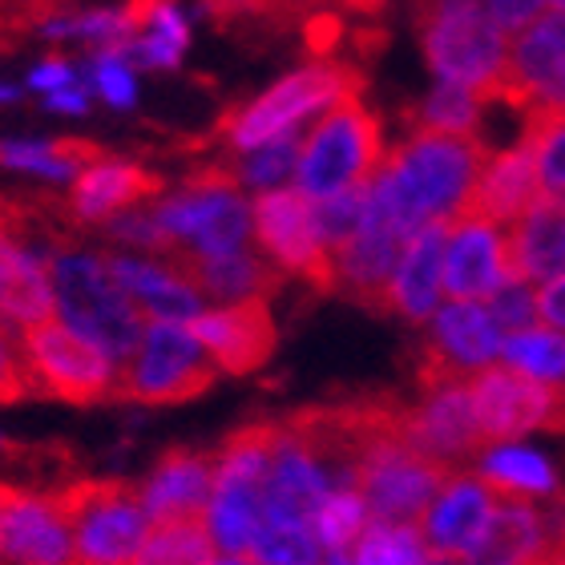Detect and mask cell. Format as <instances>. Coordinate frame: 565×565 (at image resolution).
Returning a JSON list of instances; mask_svg holds the SVG:
<instances>
[{"label": "cell", "mask_w": 565, "mask_h": 565, "mask_svg": "<svg viewBox=\"0 0 565 565\" xmlns=\"http://www.w3.org/2000/svg\"><path fill=\"white\" fill-rule=\"evenodd\" d=\"M484 158L477 134L408 130L372 178V206L408 238L428 223H452L469 206Z\"/></svg>", "instance_id": "1"}, {"label": "cell", "mask_w": 565, "mask_h": 565, "mask_svg": "<svg viewBox=\"0 0 565 565\" xmlns=\"http://www.w3.org/2000/svg\"><path fill=\"white\" fill-rule=\"evenodd\" d=\"M413 17L436 77L469 85L489 102L505 73L509 33L484 0H413Z\"/></svg>", "instance_id": "2"}, {"label": "cell", "mask_w": 565, "mask_h": 565, "mask_svg": "<svg viewBox=\"0 0 565 565\" xmlns=\"http://www.w3.org/2000/svg\"><path fill=\"white\" fill-rule=\"evenodd\" d=\"M53 295H57V316L102 343L118 364L134 360V352L146 340V311L130 295V287L114 275L109 255H82L65 250L53 259Z\"/></svg>", "instance_id": "3"}, {"label": "cell", "mask_w": 565, "mask_h": 565, "mask_svg": "<svg viewBox=\"0 0 565 565\" xmlns=\"http://www.w3.org/2000/svg\"><path fill=\"white\" fill-rule=\"evenodd\" d=\"M355 94H364V73L348 61L323 57L307 70H295L291 77H282L263 97H255L250 106L226 109L218 118V134L235 150H255L263 141L299 130L303 121L319 118L323 109Z\"/></svg>", "instance_id": "4"}, {"label": "cell", "mask_w": 565, "mask_h": 565, "mask_svg": "<svg viewBox=\"0 0 565 565\" xmlns=\"http://www.w3.org/2000/svg\"><path fill=\"white\" fill-rule=\"evenodd\" d=\"M45 497L73 533V562H138V550L150 533V509L138 484L73 481Z\"/></svg>", "instance_id": "5"}, {"label": "cell", "mask_w": 565, "mask_h": 565, "mask_svg": "<svg viewBox=\"0 0 565 565\" xmlns=\"http://www.w3.org/2000/svg\"><path fill=\"white\" fill-rule=\"evenodd\" d=\"M218 372L223 367L211 348L182 319H153L134 360H126L114 380V401H138L150 408L199 401L218 384Z\"/></svg>", "instance_id": "6"}, {"label": "cell", "mask_w": 565, "mask_h": 565, "mask_svg": "<svg viewBox=\"0 0 565 565\" xmlns=\"http://www.w3.org/2000/svg\"><path fill=\"white\" fill-rule=\"evenodd\" d=\"M384 153H388L384 126L355 94L323 109V118L316 121V130L303 141V158H299L295 178L311 199L340 194L348 186L372 182Z\"/></svg>", "instance_id": "7"}, {"label": "cell", "mask_w": 565, "mask_h": 565, "mask_svg": "<svg viewBox=\"0 0 565 565\" xmlns=\"http://www.w3.org/2000/svg\"><path fill=\"white\" fill-rule=\"evenodd\" d=\"M21 343L45 396L77 404V408L114 401V380H118L114 355L77 328H70L65 319L61 323L57 319L29 323V328H21Z\"/></svg>", "instance_id": "8"}, {"label": "cell", "mask_w": 565, "mask_h": 565, "mask_svg": "<svg viewBox=\"0 0 565 565\" xmlns=\"http://www.w3.org/2000/svg\"><path fill=\"white\" fill-rule=\"evenodd\" d=\"M457 469H448L440 460L424 457L420 448L408 445V436H384L367 448L355 465V489L364 497L372 518L380 521H408L420 525L436 493Z\"/></svg>", "instance_id": "9"}, {"label": "cell", "mask_w": 565, "mask_h": 565, "mask_svg": "<svg viewBox=\"0 0 565 565\" xmlns=\"http://www.w3.org/2000/svg\"><path fill=\"white\" fill-rule=\"evenodd\" d=\"M484 445H509L525 433H565V380H537L518 367H477L469 380Z\"/></svg>", "instance_id": "10"}, {"label": "cell", "mask_w": 565, "mask_h": 565, "mask_svg": "<svg viewBox=\"0 0 565 565\" xmlns=\"http://www.w3.org/2000/svg\"><path fill=\"white\" fill-rule=\"evenodd\" d=\"M250 218H255L259 247L282 271L303 275L319 295L335 291V259H331L328 243L319 238L316 218H311V194L303 186L255 190Z\"/></svg>", "instance_id": "11"}, {"label": "cell", "mask_w": 565, "mask_h": 565, "mask_svg": "<svg viewBox=\"0 0 565 565\" xmlns=\"http://www.w3.org/2000/svg\"><path fill=\"white\" fill-rule=\"evenodd\" d=\"M501 328L493 323L484 299H452L433 316V331L420 343L416 364V388H436L448 380H460L477 367L493 364L501 355Z\"/></svg>", "instance_id": "12"}, {"label": "cell", "mask_w": 565, "mask_h": 565, "mask_svg": "<svg viewBox=\"0 0 565 565\" xmlns=\"http://www.w3.org/2000/svg\"><path fill=\"white\" fill-rule=\"evenodd\" d=\"M158 223L174 243L223 255V250L247 247L255 218L235 182H182V194L158 206Z\"/></svg>", "instance_id": "13"}, {"label": "cell", "mask_w": 565, "mask_h": 565, "mask_svg": "<svg viewBox=\"0 0 565 565\" xmlns=\"http://www.w3.org/2000/svg\"><path fill=\"white\" fill-rule=\"evenodd\" d=\"M489 102L518 106H565V9L542 12L509 45L505 73Z\"/></svg>", "instance_id": "14"}, {"label": "cell", "mask_w": 565, "mask_h": 565, "mask_svg": "<svg viewBox=\"0 0 565 565\" xmlns=\"http://www.w3.org/2000/svg\"><path fill=\"white\" fill-rule=\"evenodd\" d=\"M408 247V235L384 218L367 199V214L352 238H343L340 247H331L335 259V291L355 299L360 307L392 316V279L401 267V255Z\"/></svg>", "instance_id": "15"}, {"label": "cell", "mask_w": 565, "mask_h": 565, "mask_svg": "<svg viewBox=\"0 0 565 565\" xmlns=\"http://www.w3.org/2000/svg\"><path fill=\"white\" fill-rule=\"evenodd\" d=\"M404 436L408 445H416L424 457L440 460L448 469H457L460 460L481 457L484 433L477 424V408H472V392L469 380H448V384H436V388H424L420 401L408 404V416H404Z\"/></svg>", "instance_id": "16"}, {"label": "cell", "mask_w": 565, "mask_h": 565, "mask_svg": "<svg viewBox=\"0 0 565 565\" xmlns=\"http://www.w3.org/2000/svg\"><path fill=\"white\" fill-rule=\"evenodd\" d=\"M186 328L199 335L226 376H250L275 355L279 328L267 299H238L218 311H199L186 319Z\"/></svg>", "instance_id": "17"}, {"label": "cell", "mask_w": 565, "mask_h": 565, "mask_svg": "<svg viewBox=\"0 0 565 565\" xmlns=\"http://www.w3.org/2000/svg\"><path fill=\"white\" fill-rule=\"evenodd\" d=\"M162 263L174 275H182L190 287H199L202 299H231V303H238V299H271L282 287V279H287L279 263H267L259 250L247 247L206 255V250H194L186 243H174L162 255Z\"/></svg>", "instance_id": "18"}, {"label": "cell", "mask_w": 565, "mask_h": 565, "mask_svg": "<svg viewBox=\"0 0 565 565\" xmlns=\"http://www.w3.org/2000/svg\"><path fill=\"white\" fill-rule=\"evenodd\" d=\"M505 279H513L505 226L477 218V214H457L448 223L445 295L448 299H489Z\"/></svg>", "instance_id": "19"}, {"label": "cell", "mask_w": 565, "mask_h": 565, "mask_svg": "<svg viewBox=\"0 0 565 565\" xmlns=\"http://www.w3.org/2000/svg\"><path fill=\"white\" fill-rule=\"evenodd\" d=\"M0 557L33 565L73 562V533L45 493L0 481Z\"/></svg>", "instance_id": "20"}, {"label": "cell", "mask_w": 565, "mask_h": 565, "mask_svg": "<svg viewBox=\"0 0 565 565\" xmlns=\"http://www.w3.org/2000/svg\"><path fill=\"white\" fill-rule=\"evenodd\" d=\"M497 509V489L477 477H448L445 489L436 493L428 513L420 518V533L436 562H465L472 554V545L481 542L484 525Z\"/></svg>", "instance_id": "21"}, {"label": "cell", "mask_w": 565, "mask_h": 565, "mask_svg": "<svg viewBox=\"0 0 565 565\" xmlns=\"http://www.w3.org/2000/svg\"><path fill=\"white\" fill-rule=\"evenodd\" d=\"M162 174H153L138 162H121V158H102V162L85 166L82 174L73 178V190L65 206H70L73 223L94 226L106 223L109 214L130 211L138 202H150L162 194Z\"/></svg>", "instance_id": "22"}, {"label": "cell", "mask_w": 565, "mask_h": 565, "mask_svg": "<svg viewBox=\"0 0 565 565\" xmlns=\"http://www.w3.org/2000/svg\"><path fill=\"white\" fill-rule=\"evenodd\" d=\"M328 493L331 477L323 465L282 428V445L263 481V525H311L319 501Z\"/></svg>", "instance_id": "23"}, {"label": "cell", "mask_w": 565, "mask_h": 565, "mask_svg": "<svg viewBox=\"0 0 565 565\" xmlns=\"http://www.w3.org/2000/svg\"><path fill=\"white\" fill-rule=\"evenodd\" d=\"M542 174H537V158L525 138L513 150L489 153L477 174V186L469 194V206L460 214H477L497 226H513L521 214L530 211V202L542 194Z\"/></svg>", "instance_id": "24"}, {"label": "cell", "mask_w": 565, "mask_h": 565, "mask_svg": "<svg viewBox=\"0 0 565 565\" xmlns=\"http://www.w3.org/2000/svg\"><path fill=\"white\" fill-rule=\"evenodd\" d=\"M0 206H4V199H0ZM0 316L17 328L57 319L53 267L12 238L4 214H0Z\"/></svg>", "instance_id": "25"}, {"label": "cell", "mask_w": 565, "mask_h": 565, "mask_svg": "<svg viewBox=\"0 0 565 565\" xmlns=\"http://www.w3.org/2000/svg\"><path fill=\"white\" fill-rule=\"evenodd\" d=\"M445 247L448 223H428L408 238L392 279V316H404L408 323H424L436 316V303L445 291Z\"/></svg>", "instance_id": "26"}, {"label": "cell", "mask_w": 565, "mask_h": 565, "mask_svg": "<svg viewBox=\"0 0 565 565\" xmlns=\"http://www.w3.org/2000/svg\"><path fill=\"white\" fill-rule=\"evenodd\" d=\"M509 263L513 275L545 282L565 271V194L542 190L530 211L509 226Z\"/></svg>", "instance_id": "27"}, {"label": "cell", "mask_w": 565, "mask_h": 565, "mask_svg": "<svg viewBox=\"0 0 565 565\" xmlns=\"http://www.w3.org/2000/svg\"><path fill=\"white\" fill-rule=\"evenodd\" d=\"M214 493V457L194 448H170L162 452L150 481L141 484V501L153 518H186L206 513Z\"/></svg>", "instance_id": "28"}, {"label": "cell", "mask_w": 565, "mask_h": 565, "mask_svg": "<svg viewBox=\"0 0 565 565\" xmlns=\"http://www.w3.org/2000/svg\"><path fill=\"white\" fill-rule=\"evenodd\" d=\"M545 554V533L542 513L525 501V497H501L493 518L484 525L481 542L472 545L465 562L481 565H521V562H542Z\"/></svg>", "instance_id": "29"}, {"label": "cell", "mask_w": 565, "mask_h": 565, "mask_svg": "<svg viewBox=\"0 0 565 565\" xmlns=\"http://www.w3.org/2000/svg\"><path fill=\"white\" fill-rule=\"evenodd\" d=\"M109 267L130 287V295L150 319H182L186 323L202 311V291L170 271L166 263H138L126 255H109Z\"/></svg>", "instance_id": "30"}, {"label": "cell", "mask_w": 565, "mask_h": 565, "mask_svg": "<svg viewBox=\"0 0 565 565\" xmlns=\"http://www.w3.org/2000/svg\"><path fill=\"white\" fill-rule=\"evenodd\" d=\"M484 481L493 484L497 497H525V501H542L557 489V472L554 465L533 452V448H518L513 440L509 445H489L481 452V469H477Z\"/></svg>", "instance_id": "31"}, {"label": "cell", "mask_w": 565, "mask_h": 565, "mask_svg": "<svg viewBox=\"0 0 565 565\" xmlns=\"http://www.w3.org/2000/svg\"><path fill=\"white\" fill-rule=\"evenodd\" d=\"M77 469V452L61 440L49 445H17V440H0V481L29 489V493H53L70 481Z\"/></svg>", "instance_id": "32"}, {"label": "cell", "mask_w": 565, "mask_h": 565, "mask_svg": "<svg viewBox=\"0 0 565 565\" xmlns=\"http://www.w3.org/2000/svg\"><path fill=\"white\" fill-rule=\"evenodd\" d=\"M138 562L150 565H178V562H223L218 545L211 537L206 513H186V518H153L150 533L138 550Z\"/></svg>", "instance_id": "33"}, {"label": "cell", "mask_w": 565, "mask_h": 565, "mask_svg": "<svg viewBox=\"0 0 565 565\" xmlns=\"http://www.w3.org/2000/svg\"><path fill=\"white\" fill-rule=\"evenodd\" d=\"M106 158L102 146L85 138H57V141H0V166L4 170H29L45 178H77L85 166Z\"/></svg>", "instance_id": "34"}, {"label": "cell", "mask_w": 565, "mask_h": 565, "mask_svg": "<svg viewBox=\"0 0 565 565\" xmlns=\"http://www.w3.org/2000/svg\"><path fill=\"white\" fill-rule=\"evenodd\" d=\"M481 106H484V97L477 94V89L440 77V85L424 97L420 106L404 109V121H408V130L477 134V126H481Z\"/></svg>", "instance_id": "35"}, {"label": "cell", "mask_w": 565, "mask_h": 565, "mask_svg": "<svg viewBox=\"0 0 565 565\" xmlns=\"http://www.w3.org/2000/svg\"><path fill=\"white\" fill-rule=\"evenodd\" d=\"M316 537L323 545V557L328 562H352V545L360 542V533L367 525V505L355 484H340L331 489L323 501H319L316 518Z\"/></svg>", "instance_id": "36"}, {"label": "cell", "mask_w": 565, "mask_h": 565, "mask_svg": "<svg viewBox=\"0 0 565 565\" xmlns=\"http://www.w3.org/2000/svg\"><path fill=\"white\" fill-rule=\"evenodd\" d=\"M352 562L364 565H420L436 562L428 542H424L420 525H408V521H372L364 525L360 542L352 545Z\"/></svg>", "instance_id": "37"}, {"label": "cell", "mask_w": 565, "mask_h": 565, "mask_svg": "<svg viewBox=\"0 0 565 565\" xmlns=\"http://www.w3.org/2000/svg\"><path fill=\"white\" fill-rule=\"evenodd\" d=\"M533 146L542 186L565 194V106H533L525 109V134Z\"/></svg>", "instance_id": "38"}, {"label": "cell", "mask_w": 565, "mask_h": 565, "mask_svg": "<svg viewBox=\"0 0 565 565\" xmlns=\"http://www.w3.org/2000/svg\"><path fill=\"white\" fill-rule=\"evenodd\" d=\"M303 141H307V134L291 130V134H282V138L263 141V146H255V150H243V158H235L238 182L250 190L287 186V178L299 170Z\"/></svg>", "instance_id": "39"}, {"label": "cell", "mask_w": 565, "mask_h": 565, "mask_svg": "<svg viewBox=\"0 0 565 565\" xmlns=\"http://www.w3.org/2000/svg\"><path fill=\"white\" fill-rule=\"evenodd\" d=\"M501 360L537 380H565V335L557 328H525L505 335Z\"/></svg>", "instance_id": "40"}, {"label": "cell", "mask_w": 565, "mask_h": 565, "mask_svg": "<svg viewBox=\"0 0 565 565\" xmlns=\"http://www.w3.org/2000/svg\"><path fill=\"white\" fill-rule=\"evenodd\" d=\"M367 199H372V182H360V186H348L340 194H323V199H311V218H316V231L328 247H340L343 238H352L360 231L367 214Z\"/></svg>", "instance_id": "41"}, {"label": "cell", "mask_w": 565, "mask_h": 565, "mask_svg": "<svg viewBox=\"0 0 565 565\" xmlns=\"http://www.w3.org/2000/svg\"><path fill=\"white\" fill-rule=\"evenodd\" d=\"M250 562H328L316 530L307 525H259Z\"/></svg>", "instance_id": "42"}, {"label": "cell", "mask_w": 565, "mask_h": 565, "mask_svg": "<svg viewBox=\"0 0 565 565\" xmlns=\"http://www.w3.org/2000/svg\"><path fill=\"white\" fill-rule=\"evenodd\" d=\"M484 307H489L493 323L501 328V335H513V331H525V328H537V323H542L537 291H533V282L521 279V275L501 282V287L484 299Z\"/></svg>", "instance_id": "43"}, {"label": "cell", "mask_w": 565, "mask_h": 565, "mask_svg": "<svg viewBox=\"0 0 565 565\" xmlns=\"http://www.w3.org/2000/svg\"><path fill=\"white\" fill-rule=\"evenodd\" d=\"M33 396H45V392H41L33 367H29L21 328L12 331L0 319V404H21V401H33Z\"/></svg>", "instance_id": "44"}, {"label": "cell", "mask_w": 565, "mask_h": 565, "mask_svg": "<svg viewBox=\"0 0 565 565\" xmlns=\"http://www.w3.org/2000/svg\"><path fill=\"white\" fill-rule=\"evenodd\" d=\"M97 226H102L109 238L150 250V255H166V250L174 247V238L166 235L153 211H118V214H109L106 223H97Z\"/></svg>", "instance_id": "45"}, {"label": "cell", "mask_w": 565, "mask_h": 565, "mask_svg": "<svg viewBox=\"0 0 565 565\" xmlns=\"http://www.w3.org/2000/svg\"><path fill=\"white\" fill-rule=\"evenodd\" d=\"M94 85L97 94L106 97L109 106L130 109L138 97V82H134V65L121 57L118 49H97L94 53Z\"/></svg>", "instance_id": "46"}, {"label": "cell", "mask_w": 565, "mask_h": 565, "mask_svg": "<svg viewBox=\"0 0 565 565\" xmlns=\"http://www.w3.org/2000/svg\"><path fill=\"white\" fill-rule=\"evenodd\" d=\"M348 41V21L335 4H323V9H311L303 17V45L316 61L331 57L335 49Z\"/></svg>", "instance_id": "47"}, {"label": "cell", "mask_w": 565, "mask_h": 565, "mask_svg": "<svg viewBox=\"0 0 565 565\" xmlns=\"http://www.w3.org/2000/svg\"><path fill=\"white\" fill-rule=\"evenodd\" d=\"M545 4H550V0H484V9L493 12V21L501 24L509 36H518L525 24L537 21Z\"/></svg>", "instance_id": "48"}, {"label": "cell", "mask_w": 565, "mask_h": 565, "mask_svg": "<svg viewBox=\"0 0 565 565\" xmlns=\"http://www.w3.org/2000/svg\"><path fill=\"white\" fill-rule=\"evenodd\" d=\"M537 307H542V323L565 331V271L542 282V291H537Z\"/></svg>", "instance_id": "49"}, {"label": "cell", "mask_w": 565, "mask_h": 565, "mask_svg": "<svg viewBox=\"0 0 565 565\" xmlns=\"http://www.w3.org/2000/svg\"><path fill=\"white\" fill-rule=\"evenodd\" d=\"M73 82H77V73H73L65 61H45V65L29 77V89H36V94H53V89L73 85Z\"/></svg>", "instance_id": "50"}, {"label": "cell", "mask_w": 565, "mask_h": 565, "mask_svg": "<svg viewBox=\"0 0 565 565\" xmlns=\"http://www.w3.org/2000/svg\"><path fill=\"white\" fill-rule=\"evenodd\" d=\"M49 106L61 109V114H85V109H89V85H85L82 77L73 85H61V89L49 94Z\"/></svg>", "instance_id": "51"}, {"label": "cell", "mask_w": 565, "mask_h": 565, "mask_svg": "<svg viewBox=\"0 0 565 565\" xmlns=\"http://www.w3.org/2000/svg\"><path fill=\"white\" fill-rule=\"evenodd\" d=\"M166 4H174V0H130L126 4V12H130V21H134V29H150V21H153V12L158 9H166Z\"/></svg>", "instance_id": "52"}, {"label": "cell", "mask_w": 565, "mask_h": 565, "mask_svg": "<svg viewBox=\"0 0 565 565\" xmlns=\"http://www.w3.org/2000/svg\"><path fill=\"white\" fill-rule=\"evenodd\" d=\"M17 97H21L17 85H0V106H9V102H17Z\"/></svg>", "instance_id": "53"}, {"label": "cell", "mask_w": 565, "mask_h": 565, "mask_svg": "<svg viewBox=\"0 0 565 565\" xmlns=\"http://www.w3.org/2000/svg\"><path fill=\"white\" fill-rule=\"evenodd\" d=\"M550 9H565V0H550Z\"/></svg>", "instance_id": "54"}, {"label": "cell", "mask_w": 565, "mask_h": 565, "mask_svg": "<svg viewBox=\"0 0 565 565\" xmlns=\"http://www.w3.org/2000/svg\"><path fill=\"white\" fill-rule=\"evenodd\" d=\"M9 4H12V0H0V9H9Z\"/></svg>", "instance_id": "55"}]
</instances>
